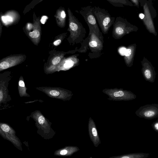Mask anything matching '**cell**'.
<instances>
[{
    "mask_svg": "<svg viewBox=\"0 0 158 158\" xmlns=\"http://www.w3.org/2000/svg\"><path fill=\"white\" fill-rule=\"evenodd\" d=\"M102 92L108 96L107 99L110 101H127L135 99L136 98V95L133 93L122 88H105Z\"/></svg>",
    "mask_w": 158,
    "mask_h": 158,
    "instance_id": "6da1fadb",
    "label": "cell"
},
{
    "mask_svg": "<svg viewBox=\"0 0 158 158\" xmlns=\"http://www.w3.org/2000/svg\"><path fill=\"white\" fill-rule=\"evenodd\" d=\"M0 135L4 139L11 142L17 148L22 150V143L16 135L15 131L9 124L0 122Z\"/></svg>",
    "mask_w": 158,
    "mask_h": 158,
    "instance_id": "7a4b0ae2",
    "label": "cell"
},
{
    "mask_svg": "<svg viewBox=\"0 0 158 158\" xmlns=\"http://www.w3.org/2000/svg\"><path fill=\"white\" fill-rule=\"evenodd\" d=\"M138 117L151 120L158 117V104H147L140 107L135 112Z\"/></svg>",
    "mask_w": 158,
    "mask_h": 158,
    "instance_id": "3957f363",
    "label": "cell"
},
{
    "mask_svg": "<svg viewBox=\"0 0 158 158\" xmlns=\"http://www.w3.org/2000/svg\"><path fill=\"white\" fill-rule=\"evenodd\" d=\"M10 80L9 77H2L0 81V106L2 104H5L10 98L8 94V86Z\"/></svg>",
    "mask_w": 158,
    "mask_h": 158,
    "instance_id": "277c9868",
    "label": "cell"
},
{
    "mask_svg": "<svg viewBox=\"0 0 158 158\" xmlns=\"http://www.w3.org/2000/svg\"><path fill=\"white\" fill-rule=\"evenodd\" d=\"M89 137L94 146L97 147L101 143L95 124L94 121L90 119L89 124Z\"/></svg>",
    "mask_w": 158,
    "mask_h": 158,
    "instance_id": "5b68a950",
    "label": "cell"
},
{
    "mask_svg": "<svg viewBox=\"0 0 158 158\" xmlns=\"http://www.w3.org/2000/svg\"><path fill=\"white\" fill-rule=\"evenodd\" d=\"M142 73L146 81L151 83L155 82L156 73L151 66H144L142 69Z\"/></svg>",
    "mask_w": 158,
    "mask_h": 158,
    "instance_id": "8992f818",
    "label": "cell"
},
{
    "mask_svg": "<svg viewBox=\"0 0 158 158\" xmlns=\"http://www.w3.org/2000/svg\"><path fill=\"white\" fill-rule=\"evenodd\" d=\"M21 60L17 58H8L0 62V71L18 64Z\"/></svg>",
    "mask_w": 158,
    "mask_h": 158,
    "instance_id": "52a82bcc",
    "label": "cell"
},
{
    "mask_svg": "<svg viewBox=\"0 0 158 158\" xmlns=\"http://www.w3.org/2000/svg\"><path fill=\"white\" fill-rule=\"evenodd\" d=\"M149 155L148 153L137 152L112 156L108 158H146Z\"/></svg>",
    "mask_w": 158,
    "mask_h": 158,
    "instance_id": "ba28073f",
    "label": "cell"
},
{
    "mask_svg": "<svg viewBox=\"0 0 158 158\" xmlns=\"http://www.w3.org/2000/svg\"><path fill=\"white\" fill-rule=\"evenodd\" d=\"M18 89L20 97L27 96L26 92V88L25 87L23 79L22 76H21L19 79L18 84Z\"/></svg>",
    "mask_w": 158,
    "mask_h": 158,
    "instance_id": "9c48e42d",
    "label": "cell"
},
{
    "mask_svg": "<svg viewBox=\"0 0 158 158\" xmlns=\"http://www.w3.org/2000/svg\"><path fill=\"white\" fill-rule=\"evenodd\" d=\"M76 147H72L71 148L70 147L66 148H65L61 149L60 150L58 151V153H56V155L58 156H68L70 155L71 154L73 153V152H71L70 150H71L74 148Z\"/></svg>",
    "mask_w": 158,
    "mask_h": 158,
    "instance_id": "30bf717a",
    "label": "cell"
},
{
    "mask_svg": "<svg viewBox=\"0 0 158 158\" xmlns=\"http://www.w3.org/2000/svg\"><path fill=\"white\" fill-rule=\"evenodd\" d=\"M29 35L33 39H38L40 36V31L37 28L35 29L33 31L29 33Z\"/></svg>",
    "mask_w": 158,
    "mask_h": 158,
    "instance_id": "8fae6325",
    "label": "cell"
},
{
    "mask_svg": "<svg viewBox=\"0 0 158 158\" xmlns=\"http://www.w3.org/2000/svg\"><path fill=\"white\" fill-rule=\"evenodd\" d=\"M69 27L70 29L73 31H75L78 29V25L73 21L69 20Z\"/></svg>",
    "mask_w": 158,
    "mask_h": 158,
    "instance_id": "7c38bea8",
    "label": "cell"
},
{
    "mask_svg": "<svg viewBox=\"0 0 158 158\" xmlns=\"http://www.w3.org/2000/svg\"><path fill=\"white\" fill-rule=\"evenodd\" d=\"M88 20L89 22L91 24H95L96 23L95 19L92 15H90L88 17Z\"/></svg>",
    "mask_w": 158,
    "mask_h": 158,
    "instance_id": "4fadbf2b",
    "label": "cell"
},
{
    "mask_svg": "<svg viewBox=\"0 0 158 158\" xmlns=\"http://www.w3.org/2000/svg\"><path fill=\"white\" fill-rule=\"evenodd\" d=\"M151 126L154 131L158 132V120L153 122Z\"/></svg>",
    "mask_w": 158,
    "mask_h": 158,
    "instance_id": "5bb4252c",
    "label": "cell"
},
{
    "mask_svg": "<svg viewBox=\"0 0 158 158\" xmlns=\"http://www.w3.org/2000/svg\"><path fill=\"white\" fill-rule=\"evenodd\" d=\"M73 64V62L71 60H67L65 61L64 65V68H67L72 66Z\"/></svg>",
    "mask_w": 158,
    "mask_h": 158,
    "instance_id": "9a60e30c",
    "label": "cell"
},
{
    "mask_svg": "<svg viewBox=\"0 0 158 158\" xmlns=\"http://www.w3.org/2000/svg\"><path fill=\"white\" fill-rule=\"evenodd\" d=\"M61 58L60 57L57 56L54 57L52 60V63L54 65L58 64L60 61Z\"/></svg>",
    "mask_w": 158,
    "mask_h": 158,
    "instance_id": "2e32d148",
    "label": "cell"
},
{
    "mask_svg": "<svg viewBox=\"0 0 158 158\" xmlns=\"http://www.w3.org/2000/svg\"><path fill=\"white\" fill-rule=\"evenodd\" d=\"M115 31L117 34L118 35H122L123 33V29L120 27H118L116 28Z\"/></svg>",
    "mask_w": 158,
    "mask_h": 158,
    "instance_id": "e0dca14e",
    "label": "cell"
},
{
    "mask_svg": "<svg viewBox=\"0 0 158 158\" xmlns=\"http://www.w3.org/2000/svg\"><path fill=\"white\" fill-rule=\"evenodd\" d=\"M50 94L53 96H57L60 94L59 92L56 90H52L50 91Z\"/></svg>",
    "mask_w": 158,
    "mask_h": 158,
    "instance_id": "ac0fdd59",
    "label": "cell"
},
{
    "mask_svg": "<svg viewBox=\"0 0 158 158\" xmlns=\"http://www.w3.org/2000/svg\"><path fill=\"white\" fill-rule=\"evenodd\" d=\"M127 49L124 47H121L119 49V52L120 54L122 56L125 55Z\"/></svg>",
    "mask_w": 158,
    "mask_h": 158,
    "instance_id": "d6986e66",
    "label": "cell"
},
{
    "mask_svg": "<svg viewBox=\"0 0 158 158\" xmlns=\"http://www.w3.org/2000/svg\"><path fill=\"white\" fill-rule=\"evenodd\" d=\"M45 118L42 115L40 116L38 118V122L40 124H43L44 122Z\"/></svg>",
    "mask_w": 158,
    "mask_h": 158,
    "instance_id": "ffe728a7",
    "label": "cell"
},
{
    "mask_svg": "<svg viewBox=\"0 0 158 158\" xmlns=\"http://www.w3.org/2000/svg\"><path fill=\"white\" fill-rule=\"evenodd\" d=\"M110 21V19L109 17H106L104 19L103 24L104 26H106L108 25Z\"/></svg>",
    "mask_w": 158,
    "mask_h": 158,
    "instance_id": "44dd1931",
    "label": "cell"
},
{
    "mask_svg": "<svg viewBox=\"0 0 158 158\" xmlns=\"http://www.w3.org/2000/svg\"><path fill=\"white\" fill-rule=\"evenodd\" d=\"M89 46L92 47H96L97 45V44L96 42L94 41H92L89 43Z\"/></svg>",
    "mask_w": 158,
    "mask_h": 158,
    "instance_id": "7402d4cb",
    "label": "cell"
},
{
    "mask_svg": "<svg viewBox=\"0 0 158 158\" xmlns=\"http://www.w3.org/2000/svg\"><path fill=\"white\" fill-rule=\"evenodd\" d=\"M131 50L130 49H127L125 55L126 56H128L131 55Z\"/></svg>",
    "mask_w": 158,
    "mask_h": 158,
    "instance_id": "603a6c76",
    "label": "cell"
},
{
    "mask_svg": "<svg viewBox=\"0 0 158 158\" xmlns=\"http://www.w3.org/2000/svg\"><path fill=\"white\" fill-rule=\"evenodd\" d=\"M61 43V40L60 39L57 40L53 42V44L55 46H58Z\"/></svg>",
    "mask_w": 158,
    "mask_h": 158,
    "instance_id": "cb8c5ba5",
    "label": "cell"
},
{
    "mask_svg": "<svg viewBox=\"0 0 158 158\" xmlns=\"http://www.w3.org/2000/svg\"><path fill=\"white\" fill-rule=\"evenodd\" d=\"M139 17L141 19H143L144 17V15L143 14L141 13L139 14Z\"/></svg>",
    "mask_w": 158,
    "mask_h": 158,
    "instance_id": "d4e9b609",
    "label": "cell"
},
{
    "mask_svg": "<svg viewBox=\"0 0 158 158\" xmlns=\"http://www.w3.org/2000/svg\"><path fill=\"white\" fill-rule=\"evenodd\" d=\"M1 77H0V81Z\"/></svg>",
    "mask_w": 158,
    "mask_h": 158,
    "instance_id": "484cf974",
    "label": "cell"
},
{
    "mask_svg": "<svg viewBox=\"0 0 158 158\" xmlns=\"http://www.w3.org/2000/svg\"></svg>",
    "mask_w": 158,
    "mask_h": 158,
    "instance_id": "4316f807",
    "label": "cell"
},
{
    "mask_svg": "<svg viewBox=\"0 0 158 158\" xmlns=\"http://www.w3.org/2000/svg\"></svg>",
    "mask_w": 158,
    "mask_h": 158,
    "instance_id": "83f0119b",
    "label": "cell"
}]
</instances>
